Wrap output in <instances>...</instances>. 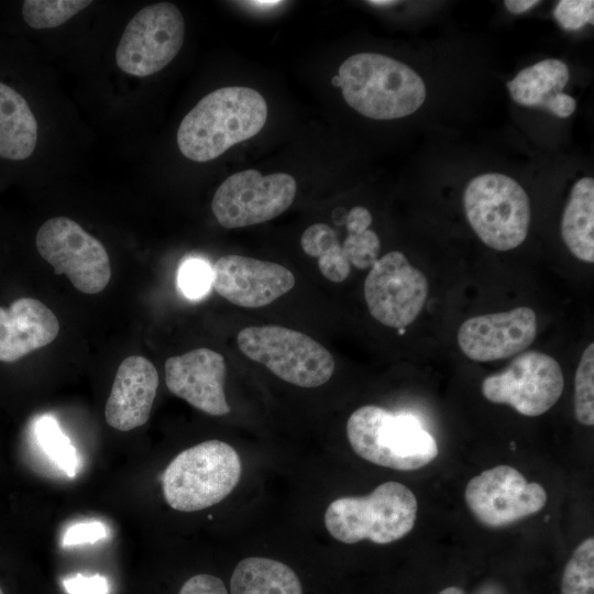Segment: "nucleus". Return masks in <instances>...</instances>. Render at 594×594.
Here are the masks:
<instances>
[{
	"label": "nucleus",
	"mask_w": 594,
	"mask_h": 594,
	"mask_svg": "<svg viewBox=\"0 0 594 594\" xmlns=\"http://www.w3.org/2000/svg\"><path fill=\"white\" fill-rule=\"evenodd\" d=\"M37 142V122L28 101L12 87L0 82V157L22 161Z\"/></svg>",
	"instance_id": "nucleus-20"
},
{
	"label": "nucleus",
	"mask_w": 594,
	"mask_h": 594,
	"mask_svg": "<svg viewBox=\"0 0 594 594\" xmlns=\"http://www.w3.org/2000/svg\"><path fill=\"white\" fill-rule=\"evenodd\" d=\"M229 594H306L297 571L287 563L265 557H248L233 568Z\"/></svg>",
	"instance_id": "nucleus-19"
},
{
	"label": "nucleus",
	"mask_w": 594,
	"mask_h": 594,
	"mask_svg": "<svg viewBox=\"0 0 594 594\" xmlns=\"http://www.w3.org/2000/svg\"><path fill=\"white\" fill-rule=\"evenodd\" d=\"M397 2L398 1H394V0H370V1H367L369 4L376 6V7L394 6Z\"/></svg>",
	"instance_id": "nucleus-40"
},
{
	"label": "nucleus",
	"mask_w": 594,
	"mask_h": 594,
	"mask_svg": "<svg viewBox=\"0 0 594 594\" xmlns=\"http://www.w3.org/2000/svg\"><path fill=\"white\" fill-rule=\"evenodd\" d=\"M538 3L539 1L537 0H506L504 1L505 7L514 14L526 12Z\"/></svg>",
	"instance_id": "nucleus-36"
},
{
	"label": "nucleus",
	"mask_w": 594,
	"mask_h": 594,
	"mask_svg": "<svg viewBox=\"0 0 594 594\" xmlns=\"http://www.w3.org/2000/svg\"><path fill=\"white\" fill-rule=\"evenodd\" d=\"M417 499L406 485L385 482L366 496H344L331 502L324 514L329 534L352 544L370 540L386 544L404 538L414 528Z\"/></svg>",
	"instance_id": "nucleus-4"
},
{
	"label": "nucleus",
	"mask_w": 594,
	"mask_h": 594,
	"mask_svg": "<svg viewBox=\"0 0 594 594\" xmlns=\"http://www.w3.org/2000/svg\"><path fill=\"white\" fill-rule=\"evenodd\" d=\"M339 243L336 232L326 223L310 226L300 239L304 252L312 257H320Z\"/></svg>",
	"instance_id": "nucleus-30"
},
{
	"label": "nucleus",
	"mask_w": 594,
	"mask_h": 594,
	"mask_svg": "<svg viewBox=\"0 0 594 594\" xmlns=\"http://www.w3.org/2000/svg\"><path fill=\"white\" fill-rule=\"evenodd\" d=\"M563 387L558 361L546 353L528 351L502 372L485 377L482 394L491 403L505 404L524 416L537 417L559 400Z\"/></svg>",
	"instance_id": "nucleus-11"
},
{
	"label": "nucleus",
	"mask_w": 594,
	"mask_h": 594,
	"mask_svg": "<svg viewBox=\"0 0 594 594\" xmlns=\"http://www.w3.org/2000/svg\"><path fill=\"white\" fill-rule=\"evenodd\" d=\"M575 100L570 95L560 92L547 105L546 109L560 118L570 117L575 110Z\"/></svg>",
	"instance_id": "nucleus-35"
},
{
	"label": "nucleus",
	"mask_w": 594,
	"mask_h": 594,
	"mask_svg": "<svg viewBox=\"0 0 594 594\" xmlns=\"http://www.w3.org/2000/svg\"><path fill=\"white\" fill-rule=\"evenodd\" d=\"M296 190V180L288 174L262 175L246 169L229 176L218 187L211 209L226 229L258 224L286 211Z\"/></svg>",
	"instance_id": "nucleus-10"
},
{
	"label": "nucleus",
	"mask_w": 594,
	"mask_h": 594,
	"mask_svg": "<svg viewBox=\"0 0 594 594\" xmlns=\"http://www.w3.org/2000/svg\"><path fill=\"white\" fill-rule=\"evenodd\" d=\"M318 267L321 274L333 283H341L346 279L351 271V264L340 243L318 257Z\"/></svg>",
	"instance_id": "nucleus-31"
},
{
	"label": "nucleus",
	"mask_w": 594,
	"mask_h": 594,
	"mask_svg": "<svg viewBox=\"0 0 594 594\" xmlns=\"http://www.w3.org/2000/svg\"><path fill=\"white\" fill-rule=\"evenodd\" d=\"M332 84H333L334 86H339V87H340V78H339V76H336V77L332 78Z\"/></svg>",
	"instance_id": "nucleus-41"
},
{
	"label": "nucleus",
	"mask_w": 594,
	"mask_h": 594,
	"mask_svg": "<svg viewBox=\"0 0 594 594\" xmlns=\"http://www.w3.org/2000/svg\"><path fill=\"white\" fill-rule=\"evenodd\" d=\"M553 15L557 22L565 30L575 31L587 23L593 24L594 1L592 0H562L559 1Z\"/></svg>",
	"instance_id": "nucleus-29"
},
{
	"label": "nucleus",
	"mask_w": 594,
	"mask_h": 594,
	"mask_svg": "<svg viewBox=\"0 0 594 594\" xmlns=\"http://www.w3.org/2000/svg\"><path fill=\"white\" fill-rule=\"evenodd\" d=\"M237 342L249 359L300 387L321 386L334 372L331 353L297 330L280 326L248 327L238 333Z\"/></svg>",
	"instance_id": "nucleus-7"
},
{
	"label": "nucleus",
	"mask_w": 594,
	"mask_h": 594,
	"mask_svg": "<svg viewBox=\"0 0 594 594\" xmlns=\"http://www.w3.org/2000/svg\"><path fill=\"white\" fill-rule=\"evenodd\" d=\"M245 3H250L254 7H267V8H271V7H275L277 4H280L282 2L280 1H270V0H260V1H246Z\"/></svg>",
	"instance_id": "nucleus-38"
},
{
	"label": "nucleus",
	"mask_w": 594,
	"mask_h": 594,
	"mask_svg": "<svg viewBox=\"0 0 594 594\" xmlns=\"http://www.w3.org/2000/svg\"><path fill=\"white\" fill-rule=\"evenodd\" d=\"M342 250L350 264L359 270H366L371 268L378 260L381 242L377 234L371 229L348 232Z\"/></svg>",
	"instance_id": "nucleus-27"
},
{
	"label": "nucleus",
	"mask_w": 594,
	"mask_h": 594,
	"mask_svg": "<svg viewBox=\"0 0 594 594\" xmlns=\"http://www.w3.org/2000/svg\"><path fill=\"white\" fill-rule=\"evenodd\" d=\"M345 223L349 233L370 229L369 227L372 223L371 212L364 207H354L348 213Z\"/></svg>",
	"instance_id": "nucleus-34"
},
{
	"label": "nucleus",
	"mask_w": 594,
	"mask_h": 594,
	"mask_svg": "<svg viewBox=\"0 0 594 594\" xmlns=\"http://www.w3.org/2000/svg\"><path fill=\"white\" fill-rule=\"evenodd\" d=\"M473 594H507V591L501 583L487 581L480 585Z\"/></svg>",
	"instance_id": "nucleus-37"
},
{
	"label": "nucleus",
	"mask_w": 594,
	"mask_h": 594,
	"mask_svg": "<svg viewBox=\"0 0 594 594\" xmlns=\"http://www.w3.org/2000/svg\"><path fill=\"white\" fill-rule=\"evenodd\" d=\"M295 285L294 274L268 261L223 255L212 266V287L231 304L244 308L270 305Z\"/></svg>",
	"instance_id": "nucleus-15"
},
{
	"label": "nucleus",
	"mask_w": 594,
	"mask_h": 594,
	"mask_svg": "<svg viewBox=\"0 0 594 594\" xmlns=\"http://www.w3.org/2000/svg\"><path fill=\"white\" fill-rule=\"evenodd\" d=\"M178 286L188 298L205 296L212 287V267L200 258L186 260L178 271Z\"/></svg>",
	"instance_id": "nucleus-28"
},
{
	"label": "nucleus",
	"mask_w": 594,
	"mask_h": 594,
	"mask_svg": "<svg viewBox=\"0 0 594 594\" xmlns=\"http://www.w3.org/2000/svg\"><path fill=\"white\" fill-rule=\"evenodd\" d=\"M36 437L46 455L67 475L75 476L78 469L76 449L52 416H43L36 425Z\"/></svg>",
	"instance_id": "nucleus-23"
},
{
	"label": "nucleus",
	"mask_w": 594,
	"mask_h": 594,
	"mask_svg": "<svg viewBox=\"0 0 594 594\" xmlns=\"http://www.w3.org/2000/svg\"><path fill=\"white\" fill-rule=\"evenodd\" d=\"M562 239L580 261L594 262V180L579 179L571 189L561 220Z\"/></svg>",
	"instance_id": "nucleus-21"
},
{
	"label": "nucleus",
	"mask_w": 594,
	"mask_h": 594,
	"mask_svg": "<svg viewBox=\"0 0 594 594\" xmlns=\"http://www.w3.org/2000/svg\"><path fill=\"white\" fill-rule=\"evenodd\" d=\"M574 414L580 424L594 425V343L583 351L575 372Z\"/></svg>",
	"instance_id": "nucleus-26"
},
{
	"label": "nucleus",
	"mask_w": 594,
	"mask_h": 594,
	"mask_svg": "<svg viewBox=\"0 0 594 594\" xmlns=\"http://www.w3.org/2000/svg\"><path fill=\"white\" fill-rule=\"evenodd\" d=\"M107 536L106 526L100 521L80 522L70 526L64 535L63 544L74 546L95 542Z\"/></svg>",
	"instance_id": "nucleus-32"
},
{
	"label": "nucleus",
	"mask_w": 594,
	"mask_h": 594,
	"mask_svg": "<svg viewBox=\"0 0 594 594\" xmlns=\"http://www.w3.org/2000/svg\"><path fill=\"white\" fill-rule=\"evenodd\" d=\"M35 245L57 275L64 274L84 294H98L111 277L103 244L67 217H54L38 229Z\"/></svg>",
	"instance_id": "nucleus-8"
},
{
	"label": "nucleus",
	"mask_w": 594,
	"mask_h": 594,
	"mask_svg": "<svg viewBox=\"0 0 594 594\" xmlns=\"http://www.w3.org/2000/svg\"><path fill=\"white\" fill-rule=\"evenodd\" d=\"M59 331L55 314L42 301L22 297L0 306V361L15 362L52 343Z\"/></svg>",
	"instance_id": "nucleus-18"
},
{
	"label": "nucleus",
	"mask_w": 594,
	"mask_h": 594,
	"mask_svg": "<svg viewBox=\"0 0 594 594\" xmlns=\"http://www.w3.org/2000/svg\"><path fill=\"white\" fill-rule=\"evenodd\" d=\"M338 76L346 103L370 119L409 116L426 98L422 78L409 66L386 55H352L341 64Z\"/></svg>",
	"instance_id": "nucleus-2"
},
{
	"label": "nucleus",
	"mask_w": 594,
	"mask_h": 594,
	"mask_svg": "<svg viewBox=\"0 0 594 594\" xmlns=\"http://www.w3.org/2000/svg\"><path fill=\"white\" fill-rule=\"evenodd\" d=\"M437 594H465L464 590L459 586H447Z\"/></svg>",
	"instance_id": "nucleus-39"
},
{
	"label": "nucleus",
	"mask_w": 594,
	"mask_h": 594,
	"mask_svg": "<svg viewBox=\"0 0 594 594\" xmlns=\"http://www.w3.org/2000/svg\"><path fill=\"white\" fill-rule=\"evenodd\" d=\"M561 594H594V538L582 541L564 566Z\"/></svg>",
	"instance_id": "nucleus-25"
},
{
	"label": "nucleus",
	"mask_w": 594,
	"mask_h": 594,
	"mask_svg": "<svg viewBox=\"0 0 594 594\" xmlns=\"http://www.w3.org/2000/svg\"><path fill=\"white\" fill-rule=\"evenodd\" d=\"M158 387L154 364L141 355L125 358L119 365L106 403L107 424L129 431L147 422Z\"/></svg>",
	"instance_id": "nucleus-17"
},
{
	"label": "nucleus",
	"mask_w": 594,
	"mask_h": 594,
	"mask_svg": "<svg viewBox=\"0 0 594 594\" xmlns=\"http://www.w3.org/2000/svg\"><path fill=\"white\" fill-rule=\"evenodd\" d=\"M0 594H4L1 587H0Z\"/></svg>",
	"instance_id": "nucleus-42"
},
{
	"label": "nucleus",
	"mask_w": 594,
	"mask_h": 594,
	"mask_svg": "<svg viewBox=\"0 0 594 594\" xmlns=\"http://www.w3.org/2000/svg\"><path fill=\"white\" fill-rule=\"evenodd\" d=\"M242 472L237 451L212 439L177 454L162 475L167 504L179 512H196L218 504L237 486Z\"/></svg>",
	"instance_id": "nucleus-5"
},
{
	"label": "nucleus",
	"mask_w": 594,
	"mask_h": 594,
	"mask_svg": "<svg viewBox=\"0 0 594 594\" xmlns=\"http://www.w3.org/2000/svg\"><path fill=\"white\" fill-rule=\"evenodd\" d=\"M463 205L469 223L487 246L509 251L525 241L530 204L515 179L499 173L480 175L466 186Z\"/></svg>",
	"instance_id": "nucleus-6"
},
{
	"label": "nucleus",
	"mask_w": 594,
	"mask_h": 594,
	"mask_svg": "<svg viewBox=\"0 0 594 594\" xmlns=\"http://www.w3.org/2000/svg\"><path fill=\"white\" fill-rule=\"evenodd\" d=\"M184 36V18L175 4L146 6L127 24L116 52L117 65L132 76H151L176 57Z\"/></svg>",
	"instance_id": "nucleus-9"
},
{
	"label": "nucleus",
	"mask_w": 594,
	"mask_h": 594,
	"mask_svg": "<svg viewBox=\"0 0 594 594\" xmlns=\"http://www.w3.org/2000/svg\"><path fill=\"white\" fill-rule=\"evenodd\" d=\"M428 293L426 275L398 251L378 258L364 282V298L371 316L395 329H403L416 320Z\"/></svg>",
	"instance_id": "nucleus-12"
},
{
	"label": "nucleus",
	"mask_w": 594,
	"mask_h": 594,
	"mask_svg": "<svg viewBox=\"0 0 594 594\" xmlns=\"http://www.w3.org/2000/svg\"><path fill=\"white\" fill-rule=\"evenodd\" d=\"M346 436L360 458L398 471L421 469L439 453L437 441L415 416L393 414L375 405L352 413Z\"/></svg>",
	"instance_id": "nucleus-3"
},
{
	"label": "nucleus",
	"mask_w": 594,
	"mask_h": 594,
	"mask_svg": "<svg viewBox=\"0 0 594 594\" xmlns=\"http://www.w3.org/2000/svg\"><path fill=\"white\" fill-rule=\"evenodd\" d=\"M67 591L70 594H103L107 590L106 582L100 576L76 579L66 582Z\"/></svg>",
	"instance_id": "nucleus-33"
},
{
	"label": "nucleus",
	"mask_w": 594,
	"mask_h": 594,
	"mask_svg": "<svg viewBox=\"0 0 594 594\" xmlns=\"http://www.w3.org/2000/svg\"><path fill=\"white\" fill-rule=\"evenodd\" d=\"M569 77V68L562 61L548 58L520 70L507 87L517 103L546 108L563 90Z\"/></svg>",
	"instance_id": "nucleus-22"
},
{
	"label": "nucleus",
	"mask_w": 594,
	"mask_h": 594,
	"mask_svg": "<svg viewBox=\"0 0 594 594\" xmlns=\"http://www.w3.org/2000/svg\"><path fill=\"white\" fill-rule=\"evenodd\" d=\"M91 4L90 0H25L22 16L33 29H53Z\"/></svg>",
	"instance_id": "nucleus-24"
},
{
	"label": "nucleus",
	"mask_w": 594,
	"mask_h": 594,
	"mask_svg": "<svg viewBox=\"0 0 594 594\" xmlns=\"http://www.w3.org/2000/svg\"><path fill=\"white\" fill-rule=\"evenodd\" d=\"M224 358L208 348L168 358L165 382L172 394L210 416L230 413L224 393Z\"/></svg>",
	"instance_id": "nucleus-16"
},
{
	"label": "nucleus",
	"mask_w": 594,
	"mask_h": 594,
	"mask_svg": "<svg viewBox=\"0 0 594 594\" xmlns=\"http://www.w3.org/2000/svg\"><path fill=\"white\" fill-rule=\"evenodd\" d=\"M266 118L267 105L258 91L241 86L222 87L206 95L185 116L177 131V144L187 158L208 162L256 135Z\"/></svg>",
	"instance_id": "nucleus-1"
},
{
	"label": "nucleus",
	"mask_w": 594,
	"mask_h": 594,
	"mask_svg": "<svg viewBox=\"0 0 594 594\" xmlns=\"http://www.w3.org/2000/svg\"><path fill=\"white\" fill-rule=\"evenodd\" d=\"M536 336V314L522 306L472 317L460 326L457 338L466 358L491 362L518 354L534 342Z\"/></svg>",
	"instance_id": "nucleus-14"
},
{
	"label": "nucleus",
	"mask_w": 594,
	"mask_h": 594,
	"mask_svg": "<svg viewBox=\"0 0 594 594\" xmlns=\"http://www.w3.org/2000/svg\"><path fill=\"white\" fill-rule=\"evenodd\" d=\"M465 503L484 526L501 528L540 512L546 490L510 465H497L472 477L464 491Z\"/></svg>",
	"instance_id": "nucleus-13"
}]
</instances>
